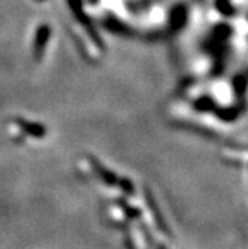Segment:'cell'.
<instances>
[{"instance_id": "8", "label": "cell", "mask_w": 248, "mask_h": 249, "mask_svg": "<svg viewBox=\"0 0 248 249\" xmlns=\"http://www.w3.org/2000/svg\"><path fill=\"white\" fill-rule=\"evenodd\" d=\"M38 2H43V0H38Z\"/></svg>"}, {"instance_id": "6", "label": "cell", "mask_w": 248, "mask_h": 249, "mask_svg": "<svg viewBox=\"0 0 248 249\" xmlns=\"http://www.w3.org/2000/svg\"><path fill=\"white\" fill-rule=\"evenodd\" d=\"M217 8L223 15H233L235 12V8L232 6L229 0H217Z\"/></svg>"}, {"instance_id": "5", "label": "cell", "mask_w": 248, "mask_h": 249, "mask_svg": "<svg viewBox=\"0 0 248 249\" xmlns=\"http://www.w3.org/2000/svg\"><path fill=\"white\" fill-rule=\"evenodd\" d=\"M18 124H19V127H22L24 128L29 134H33V136H38V138H40V136H43L45 133V130H43V127L42 125H39V124H33V123H26L24 120H18L17 121Z\"/></svg>"}, {"instance_id": "7", "label": "cell", "mask_w": 248, "mask_h": 249, "mask_svg": "<svg viewBox=\"0 0 248 249\" xmlns=\"http://www.w3.org/2000/svg\"><path fill=\"white\" fill-rule=\"evenodd\" d=\"M233 87H235V89H238L239 93H244V89H245V76L244 75L236 76L235 81H233Z\"/></svg>"}, {"instance_id": "3", "label": "cell", "mask_w": 248, "mask_h": 249, "mask_svg": "<svg viewBox=\"0 0 248 249\" xmlns=\"http://www.w3.org/2000/svg\"><path fill=\"white\" fill-rule=\"evenodd\" d=\"M171 27L173 30H181L187 22V9L184 5H178L171 12Z\"/></svg>"}, {"instance_id": "2", "label": "cell", "mask_w": 248, "mask_h": 249, "mask_svg": "<svg viewBox=\"0 0 248 249\" xmlns=\"http://www.w3.org/2000/svg\"><path fill=\"white\" fill-rule=\"evenodd\" d=\"M50 37H51V27L48 24H40L36 30L35 43H33V57L36 61H39L43 57Z\"/></svg>"}, {"instance_id": "4", "label": "cell", "mask_w": 248, "mask_h": 249, "mask_svg": "<svg viewBox=\"0 0 248 249\" xmlns=\"http://www.w3.org/2000/svg\"><path fill=\"white\" fill-rule=\"evenodd\" d=\"M103 24H105V27H106L108 30L114 32V33H120V35H127V33H130V29H129L126 24H123L121 21L115 19V18H108L106 21H103Z\"/></svg>"}, {"instance_id": "1", "label": "cell", "mask_w": 248, "mask_h": 249, "mask_svg": "<svg viewBox=\"0 0 248 249\" xmlns=\"http://www.w3.org/2000/svg\"><path fill=\"white\" fill-rule=\"evenodd\" d=\"M67 3H69V6H71V9H72V12H74L75 18L81 22V26L84 27V30L88 33L90 39H92V40L97 45V48H99L100 51H103V50H105V43H103V40L100 39L97 30L95 29L92 19H90L88 15L85 14V11H84V8H82V2H81V0H67Z\"/></svg>"}]
</instances>
